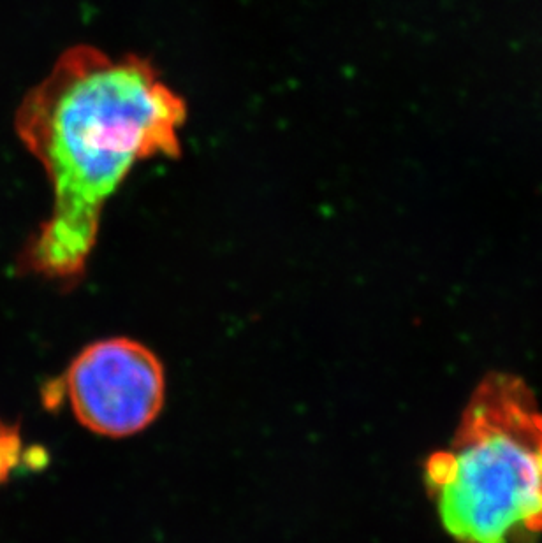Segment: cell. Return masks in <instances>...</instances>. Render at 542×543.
Instances as JSON below:
<instances>
[{"mask_svg":"<svg viewBox=\"0 0 542 543\" xmlns=\"http://www.w3.org/2000/svg\"><path fill=\"white\" fill-rule=\"evenodd\" d=\"M184 97L148 58H113L78 44L60 55L16 113V131L50 178V217L23 248L20 266L53 282H80L101 220L140 162L182 155Z\"/></svg>","mask_w":542,"mask_h":543,"instance_id":"obj_1","label":"cell"},{"mask_svg":"<svg viewBox=\"0 0 542 543\" xmlns=\"http://www.w3.org/2000/svg\"><path fill=\"white\" fill-rule=\"evenodd\" d=\"M425 482L460 543H525L542 533V413L525 384L488 377L451 449L433 452Z\"/></svg>","mask_w":542,"mask_h":543,"instance_id":"obj_2","label":"cell"},{"mask_svg":"<svg viewBox=\"0 0 542 543\" xmlns=\"http://www.w3.org/2000/svg\"><path fill=\"white\" fill-rule=\"evenodd\" d=\"M62 389L83 428L125 438L157 419L164 406L166 377L150 348L129 338H108L74 357Z\"/></svg>","mask_w":542,"mask_h":543,"instance_id":"obj_3","label":"cell"},{"mask_svg":"<svg viewBox=\"0 0 542 543\" xmlns=\"http://www.w3.org/2000/svg\"><path fill=\"white\" fill-rule=\"evenodd\" d=\"M22 452L20 428L0 420V484L8 480L18 463Z\"/></svg>","mask_w":542,"mask_h":543,"instance_id":"obj_4","label":"cell"}]
</instances>
